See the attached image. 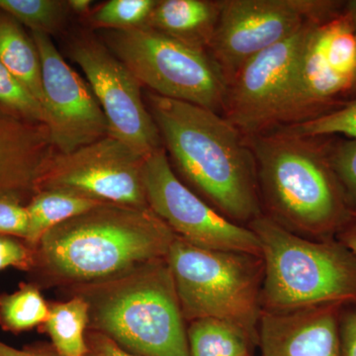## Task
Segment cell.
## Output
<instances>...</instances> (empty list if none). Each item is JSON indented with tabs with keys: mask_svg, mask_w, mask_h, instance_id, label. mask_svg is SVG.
Wrapping results in <instances>:
<instances>
[{
	"mask_svg": "<svg viewBox=\"0 0 356 356\" xmlns=\"http://www.w3.org/2000/svg\"><path fill=\"white\" fill-rule=\"evenodd\" d=\"M168 159L206 202L248 227L261 216L255 159L247 137L212 110L147 92Z\"/></svg>",
	"mask_w": 356,
	"mask_h": 356,
	"instance_id": "obj_1",
	"label": "cell"
},
{
	"mask_svg": "<svg viewBox=\"0 0 356 356\" xmlns=\"http://www.w3.org/2000/svg\"><path fill=\"white\" fill-rule=\"evenodd\" d=\"M247 139L255 159L264 215L310 240L336 238L356 214L332 170L330 138L273 130Z\"/></svg>",
	"mask_w": 356,
	"mask_h": 356,
	"instance_id": "obj_2",
	"label": "cell"
},
{
	"mask_svg": "<svg viewBox=\"0 0 356 356\" xmlns=\"http://www.w3.org/2000/svg\"><path fill=\"white\" fill-rule=\"evenodd\" d=\"M175 236L149 207L106 202L44 234L39 259L58 282L92 284L165 259Z\"/></svg>",
	"mask_w": 356,
	"mask_h": 356,
	"instance_id": "obj_3",
	"label": "cell"
},
{
	"mask_svg": "<svg viewBox=\"0 0 356 356\" xmlns=\"http://www.w3.org/2000/svg\"><path fill=\"white\" fill-rule=\"evenodd\" d=\"M81 289L89 305L90 327L124 350L140 356H191L165 259Z\"/></svg>",
	"mask_w": 356,
	"mask_h": 356,
	"instance_id": "obj_4",
	"label": "cell"
},
{
	"mask_svg": "<svg viewBox=\"0 0 356 356\" xmlns=\"http://www.w3.org/2000/svg\"><path fill=\"white\" fill-rule=\"evenodd\" d=\"M248 227L259 238L264 261L262 311L356 304V254L337 238L310 240L264 214Z\"/></svg>",
	"mask_w": 356,
	"mask_h": 356,
	"instance_id": "obj_5",
	"label": "cell"
},
{
	"mask_svg": "<svg viewBox=\"0 0 356 356\" xmlns=\"http://www.w3.org/2000/svg\"><path fill=\"white\" fill-rule=\"evenodd\" d=\"M165 259L185 321H227L242 327L259 344L264 280L261 255L207 250L175 236Z\"/></svg>",
	"mask_w": 356,
	"mask_h": 356,
	"instance_id": "obj_6",
	"label": "cell"
},
{
	"mask_svg": "<svg viewBox=\"0 0 356 356\" xmlns=\"http://www.w3.org/2000/svg\"><path fill=\"white\" fill-rule=\"evenodd\" d=\"M100 40L151 92L222 113L228 81L208 51L147 26L104 30Z\"/></svg>",
	"mask_w": 356,
	"mask_h": 356,
	"instance_id": "obj_7",
	"label": "cell"
},
{
	"mask_svg": "<svg viewBox=\"0 0 356 356\" xmlns=\"http://www.w3.org/2000/svg\"><path fill=\"white\" fill-rule=\"evenodd\" d=\"M356 93V36L350 2L312 27L276 128L329 113Z\"/></svg>",
	"mask_w": 356,
	"mask_h": 356,
	"instance_id": "obj_8",
	"label": "cell"
},
{
	"mask_svg": "<svg viewBox=\"0 0 356 356\" xmlns=\"http://www.w3.org/2000/svg\"><path fill=\"white\" fill-rule=\"evenodd\" d=\"M332 0H222L208 53L228 83L250 58L346 6Z\"/></svg>",
	"mask_w": 356,
	"mask_h": 356,
	"instance_id": "obj_9",
	"label": "cell"
},
{
	"mask_svg": "<svg viewBox=\"0 0 356 356\" xmlns=\"http://www.w3.org/2000/svg\"><path fill=\"white\" fill-rule=\"evenodd\" d=\"M143 184L149 208L175 235L196 247L261 255L248 227L229 221L175 175L165 147L145 159Z\"/></svg>",
	"mask_w": 356,
	"mask_h": 356,
	"instance_id": "obj_10",
	"label": "cell"
},
{
	"mask_svg": "<svg viewBox=\"0 0 356 356\" xmlns=\"http://www.w3.org/2000/svg\"><path fill=\"white\" fill-rule=\"evenodd\" d=\"M69 56L86 74L108 122L109 135L143 158L163 147L143 99L142 86L100 38L88 33L79 35L70 44Z\"/></svg>",
	"mask_w": 356,
	"mask_h": 356,
	"instance_id": "obj_11",
	"label": "cell"
},
{
	"mask_svg": "<svg viewBox=\"0 0 356 356\" xmlns=\"http://www.w3.org/2000/svg\"><path fill=\"white\" fill-rule=\"evenodd\" d=\"M318 21L307 23L289 38L250 58L228 83L222 115L245 137L276 127L309 34Z\"/></svg>",
	"mask_w": 356,
	"mask_h": 356,
	"instance_id": "obj_12",
	"label": "cell"
},
{
	"mask_svg": "<svg viewBox=\"0 0 356 356\" xmlns=\"http://www.w3.org/2000/svg\"><path fill=\"white\" fill-rule=\"evenodd\" d=\"M145 159L107 135L72 153L56 154L38 192L63 189L104 202L149 207L143 184Z\"/></svg>",
	"mask_w": 356,
	"mask_h": 356,
	"instance_id": "obj_13",
	"label": "cell"
},
{
	"mask_svg": "<svg viewBox=\"0 0 356 356\" xmlns=\"http://www.w3.org/2000/svg\"><path fill=\"white\" fill-rule=\"evenodd\" d=\"M31 36L41 60L46 126L56 152L70 154L109 135L108 122L89 84L65 62L51 36Z\"/></svg>",
	"mask_w": 356,
	"mask_h": 356,
	"instance_id": "obj_14",
	"label": "cell"
},
{
	"mask_svg": "<svg viewBox=\"0 0 356 356\" xmlns=\"http://www.w3.org/2000/svg\"><path fill=\"white\" fill-rule=\"evenodd\" d=\"M343 305L262 311L257 344L261 356H341L339 317Z\"/></svg>",
	"mask_w": 356,
	"mask_h": 356,
	"instance_id": "obj_15",
	"label": "cell"
},
{
	"mask_svg": "<svg viewBox=\"0 0 356 356\" xmlns=\"http://www.w3.org/2000/svg\"><path fill=\"white\" fill-rule=\"evenodd\" d=\"M56 154L46 125L0 105V194H36Z\"/></svg>",
	"mask_w": 356,
	"mask_h": 356,
	"instance_id": "obj_16",
	"label": "cell"
},
{
	"mask_svg": "<svg viewBox=\"0 0 356 356\" xmlns=\"http://www.w3.org/2000/svg\"><path fill=\"white\" fill-rule=\"evenodd\" d=\"M221 6L222 0H158L145 26L208 51Z\"/></svg>",
	"mask_w": 356,
	"mask_h": 356,
	"instance_id": "obj_17",
	"label": "cell"
},
{
	"mask_svg": "<svg viewBox=\"0 0 356 356\" xmlns=\"http://www.w3.org/2000/svg\"><path fill=\"white\" fill-rule=\"evenodd\" d=\"M0 62L43 105L41 60L36 44L17 20L2 10H0Z\"/></svg>",
	"mask_w": 356,
	"mask_h": 356,
	"instance_id": "obj_18",
	"label": "cell"
},
{
	"mask_svg": "<svg viewBox=\"0 0 356 356\" xmlns=\"http://www.w3.org/2000/svg\"><path fill=\"white\" fill-rule=\"evenodd\" d=\"M104 201L63 189L40 191L27 206L29 226L25 240L37 245L44 234L72 218L102 205Z\"/></svg>",
	"mask_w": 356,
	"mask_h": 356,
	"instance_id": "obj_19",
	"label": "cell"
},
{
	"mask_svg": "<svg viewBox=\"0 0 356 356\" xmlns=\"http://www.w3.org/2000/svg\"><path fill=\"white\" fill-rule=\"evenodd\" d=\"M186 334L191 356H252L257 346L242 327L219 318L191 321Z\"/></svg>",
	"mask_w": 356,
	"mask_h": 356,
	"instance_id": "obj_20",
	"label": "cell"
},
{
	"mask_svg": "<svg viewBox=\"0 0 356 356\" xmlns=\"http://www.w3.org/2000/svg\"><path fill=\"white\" fill-rule=\"evenodd\" d=\"M56 353L60 356H86L89 305L81 296L50 307L46 323Z\"/></svg>",
	"mask_w": 356,
	"mask_h": 356,
	"instance_id": "obj_21",
	"label": "cell"
},
{
	"mask_svg": "<svg viewBox=\"0 0 356 356\" xmlns=\"http://www.w3.org/2000/svg\"><path fill=\"white\" fill-rule=\"evenodd\" d=\"M0 10L9 14L31 32L55 34L62 29L67 13V1L62 0H0Z\"/></svg>",
	"mask_w": 356,
	"mask_h": 356,
	"instance_id": "obj_22",
	"label": "cell"
},
{
	"mask_svg": "<svg viewBox=\"0 0 356 356\" xmlns=\"http://www.w3.org/2000/svg\"><path fill=\"white\" fill-rule=\"evenodd\" d=\"M49 311L41 293L31 285L0 296V324L8 331H26L46 323Z\"/></svg>",
	"mask_w": 356,
	"mask_h": 356,
	"instance_id": "obj_23",
	"label": "cell"
},
{
	"mask_svg": "<svg viewBox=\"0 0 356 356\" xmlns=\"http://www.w3.org/2000/svg\"><path fill=\"white\" fill-rule=\"evenodd\" d=\"M273 130L296 137L334 138L341 136L343 139L356 140V95L329 113Z\"/></svg>",
	"mask_w": 356,
	"mask_h": 356,
	"instance_id": "obj_24",
	"label": "cell"
},
{
	"mask_svg": "<svg viewBox=\"0 0 356 356\" xmlns=\"http://www.w3.org/2000/svg\"><path fill=\"white\" fill-rule=\"evenodd\" d=\"M158 0H110L91 13L89 22L103 30H126L146 25Z\"/></svg>",
	"mask_w": 356,
	"mask_h": 356,
	"instance_id": "obj_25",
	"label": "cell"
},
{
	"mask_svg": "<svg viewBox=\"0 0 356 356\" xmlns=\"http://www.w3.org/2000/svg\"><path fill=\"white\" fill-rule=\"evenodd\" d=\"M0 105L27 120L46 125L47 118L43 105L1 62Z\"/></svg>",
	"mask_w": 356,
	"mask_h": 356,
	"instance_id": "obj_26",
	"label": "cell"
},
{
	"mask_svg": "<svg viewBox=\"0 0 356 356\" xmlns=\"http://www.w3.org/2000/svg\"><path fill=\"white\" fill-rule=\"evenodd\" d=\"M329 158L348 206L356 214V140L330 138Z\"/></svg>",
	"mask_w": 356,
	"mask_h": 356,
	"instance_id": "obj_27",
	"label": "cell"
},
{
	"mask_svg": "<svg viewBox=\"0 0 356 356\" xmlns=\"http://www.w3.org/2000/svg\"><path fill=\"white\" fill-rule=\"evenodd\" d=\"M21 202L17 194H0V235L27 236L29 217L27 206Z\"/></svg>",
	"mask_w": 356,
	"mask_h": 356,
	"instance_id": "obj_28",
	"label": "cell"
},
{
	"mask_svg": "<svg viewBox=\"0 0 356 356\" xmlns=\"http://www.w3.org/2000/svg\"><path fill=\"white\" fill-rule=\"evenodd\" d=\"M339 337L341 356H356V304H343L341 307Z\"/></svg>",
	"mask_w": 356,
	"mask_h": 356,
	"instance_id": "obj_29",
	"label": "cell"
},
{
	"mask_svg": "<svg viewBox=\"0 0 356 356\" xmlns=\"http://www.w3.org/2000/svg\"><path fill=\"white\" fill-rule=\"evenodd\" d=\"M33 264L31 252L13 238L0 236V270L6 267L29 268Z\"/></svg>",
	"mask_w": 356,
	"mask_h": 356,
	"instance_id": "obj_30",
	"label": "cell"
},
{
	"mask_svg": "<svg viewBox=\"0 0 356 356\" xmlns=\"http://www.w3.org/2000/svg\"><path fill=\"white\" fill-rule=\"evenodd\" d=\"M86 356H140L129 353L108 337L96 331L90 332L86 336Z\"/></svg>",
	"mask_w": 356,
	"mask_h": 356,
	"instance_id": "obj_31",
	"label": "cell"
},
{
	"mask_svg": "<svg viewBox=\"0 0 356 356\" xmlns=\"http://www.w3.org/2000/svg\"><path fill=\"white\" fill-rule=\"evenodd\" d=\"M336 238L356 254V215L339 234Z\"/></svg>",
	"mask_w": 356,
	"mask_h": 356,
	"instance_id": "obj_32",
	"label": "cell"
},
{
	"mask_svg": "<svg viewBox=\"0 0 356 356\" xmlns=\"http://www.w3.org/2000/svg\"><path fill=\"white\" fill-rule=\"evenodd\" d=\"M0 356H60L37 350H20L0 341Z\"/></svg>",
	"mask_w": 356,
	"mask_h": 356,
	"instance_id": "obj_33",
	"label": "cell"
},
{
	"mask_svg": "<svg viewBox=\"0 0 356 356\" xmlns=\"http://www.w3.org/2000/svg\"><path fill=\"white\" fill-rule=\"evenodd\" d=\"M92 4L93 1H91V0H69L67 1L70 11L76 14L88 13Z\"/></svg>",
	"mask_w": 356,
	"mask_h": 356,
	"instance_id": "obj_34",
	"label": "cell"
},
{
	"mask_svg": "<svg viewBox=\"0 0 356 356\" xmlns=\"http://www.w3.org/2000/svg\"><path fill=\"white\" fill-rule=\"evenodd\" d=\"M350 6L351 8V11H353V23H355V36H356V1H350ZM355 95H356V93H355Z\"/></svg>",
	"mask_w": 356,
	"mask_h": 356,
	"instance_id": "obj_35",
	"label": "cell"
},
{
	"mask_svg": "<svg viewBox=\"0 0 356 356\" xmlns=\"http://www.w3.org/2000/svg\"><path fill=\"white\" fill-rule=\"evenodd\" d=\"M252 356H254V355H252Z\"/></svg>",
	"mask_w": 356,
	"mask_h": 356,
	"instance_id": "obj_36",
	"label": "cell"
}]
</instances>
